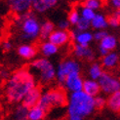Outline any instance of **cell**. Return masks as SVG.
Masks as SVG:
<instances>
[{"instance_id": "cell-1", "label": "cell", "mask_w": 120, "mask_h": 120, "mask_svg": "<svg viewBox=\"0 0 120 120\" xmlns=\"http://www.w3.org/2000/svg\"><path fill=\"white\" fill-rule=\"evenodd\" d=\"M34 74L27 68H20L14 71L6 81L4 92L6 99L11 104H20L26 95L36 85Z\"/></svg>"}, {"instance_id": "cell-2", "label": "cell", "mask_w": 120, "mask_h": 120, "mask_svg": "<svg viewBox=\"0 0 120 120\" xmlns=\"http://www.w3.org/2000/svg\"><path fill=\"white\" fill-rule=\"evenodd\" d=\"M96 110L95 98L84 91L70 93L67 105L68 120H84Z\"/></svg>"}, {"instance_id": "cell-3", "label": "cell", "mask_w": 120, "mask_h": 120, "mask_svg": "<svg viewBox=\"0 0 120 120\" xmlns=\"http://www.w3.org/2000/svg\"><path fill=\"white\" fill-rule=\"evenodd\" d=\"M41 22L35 12L30 10L26 13L17 16L15 21L16 33L19 38L26 43L36 41L40 38Z\"/></svg>"}, {"instance_id": "cell-4", "label": "cell", "mask_w": 120, "mask_h": 120, "mask_svg": "<svg viewBox=\"0 0 120 120\" xmlns=\"http://www.w3.org/2000/svg\"><path fill=\"white\" fill-rule=\"evenodd\" d=\"M29 69L35 78L42 85H49L57 77V68L53 64L49 58H36L31 62Z\"/></svg>"}, {"instance_id": "cell-5", "label": "cell", "mask_w": 120, "mask_h": 120, "mask_svg": "<svg viewBox=\"0 0 120 120\" xmlns=\"http://www.w3.org/2000/svg\"><path fill=\"white\" fill-rule=\"evenodd\" d=\"M68 97L63 88H52L42 93L38 105L48 113L54 109L68 105Z\"/></svg>"}, {"instance_id": "cell-6", "label": "cell", "mask_w": 120, "mask_h": 120, "mask_svg": "<svg viewBox=\"0 0 120 120\" xmlns=\"http://www.w3.org/2000/svg\"><path fill=\"white\" fill-rule=\"evenodd\" d=\"M81 65L80 63L75 59L68 58L64 59L57 67V77L56 80L60 85H64L67 77L72 72H80Z\"/></svg>"}, {"instance_id": "cell-7", "label": "cell", "mask_w": 120, "mask_h": 120, "mask_svg": "<svg viewBox=\"0 0 120 120\" xmlns=\"http://www.w3.org/2000/svg\"><path fill=\"white\" fill-rule=\"evenodd\" d=\"M101 86V92L105 95H111L118 90H120V80L116 76L109 72H105L101 76V78L98 80Z\"/></svg>"}, {"instance_id": "cell-8", "label": "cell", "mask_w": 120, "mask_h": 120, "mask_svg": "<svg viewBox=\"0 0 120 120\" xmlns=\"http://www.w3.org/2000/svg\"><path fill=\"white\" fill-rule=\"evenodd\" d=\"M34 0H6L10 12L19 16L26 13L32 9Z\"/></svg>"}, {"instance_id": "cell-9", "label": "cell", "mask_w": 120, "mask_h": 120, "mask_svg": "<svg viewBox=\"0 0 120 120\" xmlns=\"http://www.w3.org/2000/svg\"><path fill=\"white\" fill-rule=\"evenodd\" d=\"M83 83H84V79L82 78L80 72H72L67 77L63 86L68 92L74 93V92L82 91Z\"/></svg>"}, {"instance_id": "cell-10", "label": "cell", "mask_w": 120, "mask_h": 120, "mask_svg": "<svg viewBox=\"0 0 120 120\" xmlns=\"http://www.w3.org/2000/svg\"><path fill=\"white\" fill-rule=\"evenodd\" d=\"M72 53L73 56L78 59L82 60V61H86V62H93L96 59L95 52L91 47L89 46H84V45H79V44H75L73 45L72 48Z\"/></svg>"}, {"instance_id": "cell-11", "label": "cell", "mask_w": 120, "mask_h": 120, "mask_svg": "<svg viewBox=\"0 0 120 120\" xmlns=\"http://www.w3.org/2000/svg\"><path fill=\"white\" fill-rule=\"evenodd\" d=\"M71 39H72L71 38V33L68 30L60 28H56L50 35V37L48 38V40L57 45L58 47H64L68 45Z\"/></svg>"}, {"instance_id": "cell-12", "label": "cell", "mask_w": 120, "mask_h": 120, "mask_svg": "<svg viewBox=\"0 0 120 120\" xmlns=\"http://www.w3.org/2000/svg\"><path fill=\"white\" fill-rule=\"evenodd\" d=\"M70 33H71V38H72L75 44L89 46L91 44V42L94 40V33L90 30L80 31L74 28Z\"/></svg>"}, {"instance_id": "cell-13", "label": "cell", "mask_w": 120, "mask_h": 120, "mask_svg": "<svg viewBox=\"0 0 120 120\" xmlns=\"http://www.w3.org/2000/svg\"><path fill=\"white\" fill-rule=\"evenodd\" d=\"M17 53L23 60H34L38 53V48L31 43H22L17 48Z\"/></svg>"}, {"instance_id": "cell-14", "label": "cell", "mask_w": 120, "mask_h": 120, "mask_svg": "<svg viewBox=\"0 0 120 120\" xmlns=\"http://www.w3.org/2000/svg\"><path fill=\"white\" fill-rule=\"evenodd\" d=\"M42 93L43 92H42L41 88L39 86H35L33 89H31L30 91L26 95V97L22 101V104L25 105L26 107H28V109L37 105L39 103V100L41 98Z\"/></svg>"}, {"instance_id": "cell-15", "label": "cell", "mask_w": 120, "mask_h": 120, "mask_svg": "<svg viewBox=\"0 0 120 120\" xmlns=\"http://www.w3.org/2000/svg\"><path fill=\"white\" fill-rule=\"evenodd\" d=\"M58 2L59 0H34L31 10L37 14H45L55 7Z\"/></svg>"}, {"instance_id": "cell-16", "label": "cell", "mask_w": 120, "mask_h": 120, "mask_svg": "<svg viewBox=\"0 0 120 120\" xmlns=\"http://www.w3.org/2000/svg\"><path fill=\"white\" fill-rule=\"evenodd\" d=\"M59 48L60 47L52 43L49 40H42L38 46V51L43 57L51 58L53 56H55L59 52Z\"/></svg>"}, {"instance_id": "cell-17", "label": "cell", "mask_w": 120, "mask_h": 120, "mask_svg": "<svg viewBox=\"0 0 120 120\" xmlns=\"http://www.w3.org/2000/svg\"><path fill=\"white\" fill-rule=\"evenodd\" d=\"M82 91H84L86 94L95 98L100 95L101 90V86H100L98 80H94V79L89 78V79H84Z\"/></svg>"}, {"instance_id": "cell-18", "label": "cell", "mask_w": 120, "mask_h": 120, "mask_svg": "<svg viewBox=\"0 0 120 120\" xmlns=\"http://www.w3.org/2000/svg\"><path fill=\"white\" fill-rule=\"evenodd\" d=\"M119 60H120V58H119L118 53H116L115 51H111L101 58V64L104 68L112 69L115 67H117V64H119Z\"/></svg>"}, {"instance_id": "cell-19", "label": "cell", "mask_w": 120, "mask_h": 120, "mask_svg": "<svg viewBox=\"0 0 120 120\" xmlns=\"http://www.w3.org/2000/svg\"><path fill=\"white\" fill-rule=\"evenodd\" d=\"M109 26V21L107 17L101 13H97L94 19L91 21V27L95 30H103L106 29Z\"/></svg>"}, {"instance_id": "cell-20", "label": "cell", "mask_w": 120, "mask_h": 120, "mask_svg": "<svg viewBox=\"0 0 120 120\" xmlns=\"http://www.w3.org/2000/svg\"><path fill=\"white\" fill-rule=\"evenodd\" d=\"M106 105L111 111L120 113V90L109 96L106 100Z\"/></svg>"}, {"instance_id": "cell-21", "label": "cell", "mask_w": 120, "mask_h": 120, "mask_svg": "<svg viewBox=\"0 0 120 120\" xmlns=\"http://www.w3.org/2000/svg\"><path fill=\"white\" fill-rule=\"evenodd\" d=\"M99 46L105 48V49L107 50L109 52L114 51L118 46V39L115 35L109 33L101 42H99Z\"/></svg>"}, {"instance_id": "cell-22", "label": "cell", "mask_w": 120, "mask_h": 120, "mask_svg": "<svg viewBox=\"0 0 120 120\" xmlns=\"http://www.w3.org/2000/svg\"><path fill=\"white\" fill-rule=\"evenodd\" d=\"M28 110L29 109L26 107L25 105H22V103L18 104L15 109H13L11 113V119L12 120H23V119H27L28 115Z\"/></svg>"}, {"instance_id": "cell-23", "label": "cell", "mask_w": 120, "mask_h": 120, "mask_svg": "<svg viewBox=\"0 0 120 120\" xmlns=\"http://www.w3.org/2000/svg\"><path fill=\"white\" fill-rule=\"evenodd\" d=\"M55 25L50 21H43L41 22V29H40V39L41 40H48L52 32L55 30Z\"/></svg>"}, {"instance_id": "cell-24", "label": "cell", "mask_w": 120, "mask_h": 120, "mask_svg": "<svg viewBox=\"0 0 120 120\" xmlns=\"http://www.w3.org/2000/svg\"><path fill=\"white\" fill-rule=\"evenodd\" d=\"M104 72L105 71H104L103 65H101V64H99V63H92L88 68L89 78L94 79V80H99Z\"/></svg>"}, {"instance_id": "cell-25", "label": "cell", "mask_w": 120, "mask_h": 120, "mask_svg": "<svg viewBox=\"0 0 120 120\" xmlns=\"http://www.w3.org/2000/svg\"><path fill=\"white\" fill-rule=\"evenodd\" d=\"M47 115V112L38 105L32 106L28 110V120H43Z\"/></svg>"}, {"instance_id": "cell-26", "label": "cell", "mask_w": 120, "mask_h": 120, "mask_svg": "<svg viewBox=\"0 0 120 120\" xmlns=\"http://www.w3.org/2000/svg\"><path fill=\"white\" fill-rule=\"evenodd\" d=\"M79 12H80L81 18L86 19V20H88L90 22L94 19V17L96 16V14H97L95 10H93L91 8H88V7H86V6H81Z\"/></svg>"}, {"instance_id": "cell-27", "label": "cell", "mask_w": 120, "mask_h": 120, "mask_svg": "<svg viewBox=\"0 0 120 120\" xmlns=\"http://www.w3.org/2000/svg\"><path fill=\"white\" fill-rule=\"evenodd\" d=\"M81 19V15H80V12L79 10L77 9H72L69 13H68V22H70L71 26H76L77 22H79V20Z\"/></svg>"}, {"instance_id": "cell-28", "label": "cell", "mask_w": 120, "mask_h": 120, "mask_svg": "<svg viewBox=\"0 0 120 120\" xmlns=\"http://www.w3.org/2000/svg\"><path fill=\"white\" fill-rule=\"evenodd\" d=\"M83 6L98 11L103 6V0H83Z\"/></svg>"}, {"instance_id": "cell-29", "label": "cell", "mask_w": 120, "mask_h": 120, "mask_svg": "<svg viewBox=\"0 0 120 120\" xmlns=\"http://www.w3.org/2000/svg\"><path fill=\"white\" fill-rule=\"evenodd\" d=\"M90 27H91V22L86 20V19H81L79 20V22H77V25L75 26V28L77 30H80V31H86L89 30Z\"/></svg>"}, {"instance_id": "cell-30", "label": "cell", "mask_w": 120, "mask_h": 120, "mask_svg": "<svg viewBox=\"0 0 120 120\" xmlns=\"http://www.w3.org/2000/svg\"><path fill=\"white\" fill-rule=\"evenodd\" d=\"M95 105H96V109H101L106 105V100L103 96H97L95 97Z\"/></svg>"}, {"instance_id": "cell-31", "label": "cell", "mask_w": 120, "mask_h": 120, "mask_svg": "<svg viewBox=\"0 0 120 120\" xmlns=\"http://www.w3.org/2000/svg\"><path fill=\"white\" fill-rule=\"evenodd\" d=\"M107 21H109V26L113 28H117L120 26V20L116 16L111 14L110 16L107 17Z\"/></svg>"}, {"instance_id": "cell-32", "label": "cell", "mask_w": 120, "mask_h": 120, "mask_svg": "<svg viewBox=\"0 0 120 120\" xmlns=\"http://www.w3.org/2000/svg\"><path fill=\"white\" fill-rule=\"evenodd\" d=\"M10 10H9V7L7 5L6 0H0V20L7 15V13Z\"/></svg>"}, {"instance_id": "cell-33", "label": "cell", "mask_w": 120, "mask_h": 120, "mask_svg": "<svg viewBox=\"0 0 120 120\" xmlns=\"http://www.w3.org/2000/svg\"><path fill=\"white\" fill-rule=\"evenodd\" d=\"M107 34H109V32L106 31V29H103V30H96L94 32V40L98 41V42H101Z\"/></svg>"}, {"instance_id": "cell-34", "label": "cell", "mask_w": 120, "mask_h": 120, "mask_svg": "<svg viewBox=\"0 0 120 120\" xmlns=\"http://www.w3.org/2000/svg\"><path fill=\"white\" fill-rule=\"evenodd\" d=\"M70 26H71V25H70V22H68V19H67V20H61V21L58 22V25H57L58 28H60V29H64V30H68V28H69Z\"/></svg>"}, {"instance_id": "cell-35", "label": "cell", "mask_w": 120, "mask_h": 120, "mask_svg": "<svg viewBox=\"0 0 120 120\" xmlns=\"http://www.w3.org/2000/svg\"><path fill=\"white\" fill-rule=\"evenodd\" d=\"M109 5L114 10H120V0H107Z\"/></svg>"}, {"instance_id": "cell-36", "label": "cell", "mask_w": 120, "mask_h": 120, "mask_svg": "<svg viewBox=\"0 0 120 120\" xmlns=\"http://www.w3.org/2000/svg\"><path fill=\"white\" fill-rule=\"evenodd\" d=\"M2 48L4 51H11L13 48V43L10 40H5L2 42Z\"/></svg>"}, {"instance_id": "cell-37", "label": "cell", "mask_w": 120, "mask_h": 120, "mask_svg": "<svg viewBox=\"0 0 120 120\" xmlns=\"http://www.w3.org/2000/svg\"><path fill=\"white\" fill-rule=\"evenodd\" d=\"M112 14L114 15V16H116V17L118 18V19L120 20V10H114V12H113Z\"/></svg>"}, {"instance_id": "cell-38", "label": "cell", "mask_w": 120, "mask_h": 120, "mask_svg": "<svg viewBox=\"0 0 120 120\" xmlns=\"http://www.w3.org/2000/svg\"><path fill=\"white\" fill-rule=\"evenodd\" d=\"M23 120H28V119H23Z\"/></svg>"}]
</instances>
